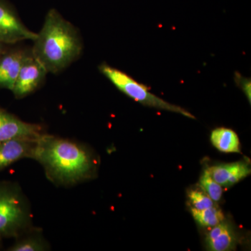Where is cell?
I'll use <instances>...</instances> for the list:
<instances>
[{
	"instance_id": "12",
	"label": "cell",
	"mask_w": 251,
	"mask_h": 251,
	"mask_svg": "<svg viewBox=\"0 0 251 251\" xmlns=\"http://www.w3.org/2000/svg\"><path fill=\"white\" fill-rule=\"evenodd\" d=\"M15 242L9 248V251H46L50 246L44 237L40 228L33 226L21 235L15 238Z\"/></svg>"
},
{
	"instance_id": "16",
	"label": "cell",
	"mask_w": 251,
	"mask_h": 251,
	"mask_svg": "<svg viewBox=\"0 0 251 251\" xmlns=\"http://www.w3.org/2000/svg\"><path fill=\"white\" fill-rule=\"evenodd\" d=\"M188 198L192 209L202 210L214 206V201L201 187L188 191Z\"/></svg>"
},
{
	"instance_id": "18",
	"label": "cell",
	"mask_w": 251,
	"mask_h": 251,
	"mask_svg": "<svg viewBox=\"0 0 251 251\" xmlns=\"http://www.w3.org/2000/svg\"><path fill=\"white\" fill-rule=\"evenodd\" d=\"M9 45H7V44H4V43L1 42L0 41V58H1V56L3 55V54L4 53L5 51L6 50V49H8Z\"/></svg>"
},
{
	"instance_id": "6",
	"label": "cell",
	"mask_w": 251,
	"mask_h": 251,
	"mask_svg": "<svg viewBox=\"0 0 251 251\" xmlns=\"http://www.w3.org/2000/svg\"><path fill=\"white\" fill-rule=\"evenodd\" d=\"M48 74L45 67L34 57L31 49H29L11 91L15 98L23 99L35 92L42 85Z\"/></svg>"
},
{
	"instance_id": "17",
	"label": "cell",
	"mask_w": 251,
	"mask_h": 251,
	"mask_svg": "<svg viewBox=\"0 0 251 251\" xmlns=\"http://www.w3.org/2000/svg\"><path fill=\"white\" fill-rule=\"evenodd\" d=\"M236 83L238 86L242 88L244 91L246 96H247L248 100L249 102L251 101V82L250 79L243 77L239 74H235V78H234Z\"/></svg>"
},
{
	"instance_id": "10",
	"label": "cell",
	"mask_w": 251,
	"mask_h": 251,
	"mask_svg": "<svg viewBox=\"0 0 251 251\" xmlns=\"http://www.w3.org/2000/svg\"><path fill=\"white\" fill-rule=\"evenodd\" d=\"M207 170L213 179L224 187H230L251 174L250 166L244 161L213 166Z\"/></svg>"
},
{
	"instance_id": "19",
	"label": "cell",
	"mask_w": 251,
	"mask_h": 251,
	"mask_svg": "<svg viewBox=\"0 0 251 251\" xmlns=\"http://www.w3.org/2000/svg\"><path fill=\"white\" fill-rule=\"evenodd\" d=\"M2 247V240H0V249Z\"/></svg>"
},
{
	"instance_id": "11",
	"label": "cell",
	"mask_w": 251,
	"mask_h": 251,
	"mask_svg": "<svg viewBox=\"0 0 251 251\" xmlns=\"http://www.w3.org/2000/svg\"><path fill=\"white\" fill-rule=\"evenodd\" d=\"M206 246L209 251L233 250L237 244V235L232 225L223 221L211 227L206 234Z\"/></svg>"
},
{
	"instance_id": "7",
	"label": "cell",
	"mask_w": 251,
	"mask_h": 251,
	"mask_svg": "<svg viewBox=\"0 0 251 251\" xmlns=\"http://www.w3.org/2000/svg\"><path fill=\"white\" fill-rule=\"evenodd\" d=\"M46 133L43 126L23 121L0 107V144L19 138L39 139Z\"/></svg>"
},
{
	"instance_id": "1",
	"label": "cell",
	"mask_w": 251,
	"mask_h": 251,
	"mask_svg": "<svg viewBox=\"0 0 251 251\" xmlns=\"http://www.w3.org/2000/svg\"><path fill=\"white\" fill-rule=\"evenodd\" d=\"M33 160L57 186L70 187L96 177L99 158L88 146L46 133L38 140Z\"/></svg>"
},
{
	"instance_id": "14",
	"label": "cell",
	"mask_w": 251,
	"mask_h": 251,
	"mask_svg": "<svg viewBox=\"0 0 251 251\" xmlns=\"http://www.w3.org/2000/svg\"><path fill=\"white\" fill-rule=\"evenodd\" d=\"M191 214L199 226L206 228H211L225 220L224 213L214 206L202 210L191 208Z\"/></svg>"
},
{
	"instance_id": "2",
	"label": "cell",
	"mask_w": 251,
	"mask_h": 251,
	"mask_svg": "<svg viewBox=\"0 0 251 251\" xmlns=\"http://www.w3.org/2000/svg\"><path fill=\"white\" fill-rule=\"evenodd\" d=\"M31 50L49 73L59 74L80 57L83 49L76 27L57 10H50Z\"/></svg>"
},
{
	"instance_id": "13",
	"label": "cell",
	"mask_w": 251,
	"mask_h": 251,
	"mask_svg": "<svg viewBox=\"0 0 251 251\" xmlns=\"http://www.w3.org/2000/svg\"><path fill=\"white\" fill-rule=\"evenodd\" d=\"M211 143L224 153H240V142L237 133L227 128H216L211 132Z\"/></svg>"
},
{
	"instance_id": "3",
	"label": "cell",
	"mask_w": 251,
	"mask_h": 251,
	"mask_svg": "<svg viewBox=\"0 0 251 251\" xmlns=\"http://www.w3.org/2000/svg\"><path fill=\"white\" fill-rule=\"evenodd\" d=\"M32 213L19 184L0 181V240L16 238L33 227Z\"/></svg>"
},
{
	"instance_id": "15",
	"label": "cell",
	"mask_w": 251,
	"mask_h": 251,
	"mask_svg": "<svg viewBox=\"0 0 251 251\" xmlns=\"http://www.w3.org/2000/svg\"><path fill=\"white\" fill-rule=\"evenodd\" d=\"M200 186L214 202H218L222 198V186L213 179L207 169L204 170L201 175Z\"/></svg>"
},
{
	"instance_id": "8",
	"label": "cell",
	"mask_w": 251,
	"mask_h": 251,
	"mask_svg": "<svg viewBox=\"0 0 251 251\" xmlns=\"http://www.w3.org/2000/svg\"><path fill=\"white\" fill-rule=\"evenodd\" d=\"M9 46L0 58V90L12 91L29 49Z\"/></svg>"
},
{
	"instance_id": "9",
	"label": "cell",
	"mask_w": 251,
	"mask_h": 251,
	"mask_svg": "<svg viewBox=\"0 0 251 251\" xmlns=\"http://www.w3.org/2000/svg\"><path fill=\"white\" fill-rule=\"evenodd\" d=\"M39 139L19 138L0 144V172L19 160L32 159Z\"/></svg>"
},
{
	"instance_id": "4",
	"label": "cell",
	"mask_w": 251,
	"mask_h": 251,
	"mask_svg": "<svg viewBox=\"0 0 251 251\" xmlns=\"http://www.w3.org/2000/svg\"><path fill=\"white\" fill-rule=\"evenodd\" d=\"M99 69L119 90L135 101L147 106L176 112L185 117L195 119V117L191 112L174 104L168 103L160 97H157L150 92L147 86L140 83L128 74L119 70L116 68L103 63L99 66Z\"/></svg>"
},
{
	"instance_id": "5",
	"label": "cell",
	"mask_w": 251,
	"mask_h": 251,
	"mask_svg": "<svg viewBox=\"0 0 251 251\" xmlns=\"http://www.w3.org/2000/svg\"><path fill=\"white\" fill-rule=\"evenodd\" d=\"M37 33L28 29L8 0H0V41L7 45L21 41H34Z\"/></svg>"
}]
</instances>
